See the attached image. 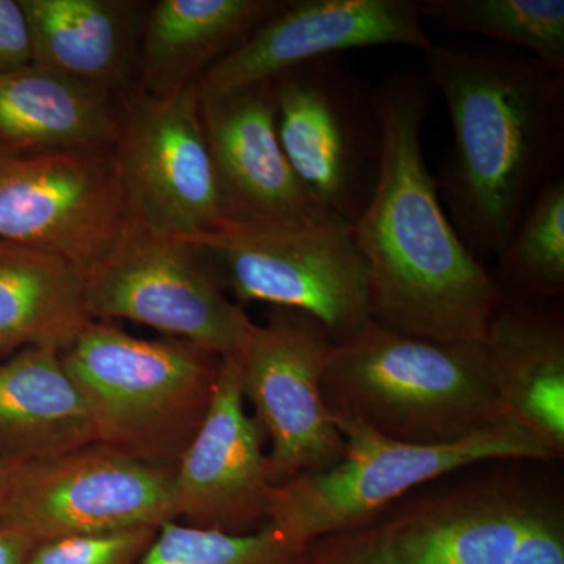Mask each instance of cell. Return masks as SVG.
<instances>
[{"instance_id":"d4e9b609","label":"cell","mask_w":564,"mask_h":564,"mask_svg":"<svg viewBox=\"0 0 564 564\" xmlns=\"http://www.w3.org/2000/svg\"><path fill=\"white\" fill-rule=\"evenodd\" d=\"M299 555L269 522L234 534L172 521L159 527L139 564H295Z\"/></svg>"},{"instance_id":"ba28073f","label":"cell","mask_w":564,"mask_h":564,"mask_svg":"<svg viewBox=\"0 0 564 564\" xmlns=\"http://www.w3.org/2000/svg\"><path fill=\"white\" fill-rule=\"evenodd\" d=\"M272 85L293 172L326 214L351 226L372 198L383 154L375 85L343 55L293 66Z\"/></svg>"},{"instance_id":"4316f807","label":"cell","mask_w":564,"mask_h":564,"mask_svg":"<svg viewBox=\"0 0 564 564\" xmlns=\"http://www.w3.org/2000/svg\"><path fill=\"white\" fill-rule=\"evenodd\" d=\"M31 63V35L20 0H0V73Z\"/></svg>"},{"instance_id":"5bb4252c","label":"cell","mask_w":564,"mask_h":564,"mask_svg":"<svg viewBox=\"0 0 564 564\" xmlns=\"http://www.w3.org/2000/svg\"><path fill=\"white\" fill-rule=\"evenodd\" d=\"M432 36L419 0H289L196 80L199 101L269 82L293 66L351 50L403 46L426 52Z\"/></svg>"},{"instance_id":"3957f363","label":"cell","mask_w":564,"mask_h":564,"mask_svg":"<svg viewBox=\"0 0 564 564\" xmlns=\"http://www.w3.org/2000/svg\"><path fill=\"white\" fill-rule=\"evenodd\" d=\"M295 564H564L563 500L530 475H477L323 536Z\"/></svg>"},{"instance_id":"484cf974","label":"cell","mask_w":564,"mask_h":564,"mask_svg":"<svg viewBox=\"0 0 564 564\" xmlns=\"http://www.w3.org/2000/svg\"><path fill=\"white\" fill-rule=\"evenodd\" d=\"M155 527L117 532L73 534L33 545L24 564H139L155 534Z\"/></svg>"},{"instance_id":"6da1fadb","label":"cell","mask_w":564,"mask_h":564,"mask_svg":"<svg viewBox=\"0 0 564 564\" xmlns=\"http://www.w3.org/2000/svg\"><path fill=\"white\" fill-rule=\"evenodd\" d=\"M375 93L383 128L380 174L351 225L372 321L434 343H486L507 300L456 232L426 165L422 131L436 91L423 69L406 66Z\"/></svg>"},{"instance_id":"9c48e42d","label":"cell","mask_w":564,"mask_h":564,"mask_svg":"<svg viewBox=\"0 0 564 564\" xmlns=\"http://www.w3.org/2000/svg\"><path fill=\"white\" fill-rule=\"evenodd\" d=\"M85 289L95 322L141 323L220 358L237 355L254 323L192 245L129 217Z\"/></svg>"},{"instance_id":"5b68a950","label":"cell","mask_w":564,"mask_h":564,"mask_svg":"<svg viewBox=\"0 0 564 564\" xmlns=\"http://www.w3.org/2000/svg\"><path fill=\"white\" fill-rule=\"evenodd\" d=\"M95 425L96 443L176 469L206 417L221 358L185 340H147L93 322L62 352Z\"/></svg>"},{"instance_id":"e0dca14e","label":"cell","mask_w":564,"mask_h":564,"mask_svg":"<svg viewBox=\"0 0 564 564\" xmlns=\"http://www.w3.org/2000/svg\"><path fill=\"white\" fill-rule=\"evenodd\" d=\"M489 377L505 411L564 455V328L555 315L505 302L489 323Z\"/></svg>"},{"instance_id":"30bf717a","label":"cell","mask_w":564,"mask_h":564,"mask_svg":"<svg viewBox=\"0 0 564 564\" xmlns=\"http://www.w3.org/2000/svg\"><path fill=\"white\" fill-rule=\"evenodd\" d=\"M333 345L325 326L310 314L272 307L263 325L252 323L234 355L245 400L272 443L267 454L272 486L343 462L347 443L323 395Z\"/></svg>"},{"instance_id":"4fadbf2b","label":"cell","mask_w":564,"mask_h":564,"mask_svg":"<svg viewBox=\"0 0 564 564\" xmlns=\"http://www.w3.org/2000/svg\"><path fill=\"white\" fill-rule=\"evenodd\" d=\"M174 470L135 462L102 444L46 462L22 464L0 519L35 543L162 527L177 521Z\"/></svg>"},{"instance_id":"9a60e30c","label":"cell","mask_w":564,"mask_h":564,"mask_svg":"<svg viewBox=\"0 0 564 564\" xmlns=\"http://www.w3.org/2000/svg\"><path fill=\"white\" fill-rule=\"evenodd\" d=\"M265 440L261 423L245 410L239 362L221 358L209 411L174 469L177 521L234 534L267 521L272 485Z\"/></svg>"},{"instance_id":"2e32d148","label":"cell","mask_w":564,"mask_h":564,"mask_svg":"<svg viewBox=\"0 0 564 564\" xmlns=\"http://www.w3.org/2000/svg\"><path fill=\"white\" fill-rule=\"evenodd\" d=\"M199 102L225 225L337 220L314 202L282 151L272 80Z\"/></svg>"},{"instance_id":"44dd1931","label":"cell","mask_w":564,"mask_h":564,"mask_svg":"<svg viewBox=\"0 0 564 564\" xmlns=\"http://www.w3.org/2000/svg\"><path fill=\"white\" fill-rule=\"evenodd\" d=\"M93 322L79 269L52 252L0 240V352H65Z\"/></svg>"},{"instance_id":"8992f818","label":"cell","mask_w":564,"mask_h":564,"mask_svg":"<svg viewBox=\"0 0 564 564\" xmlns=\"http://www.w3.org/2000/svg\"><path fill=\"white\" fill-rule=\"evenodd\" d=\"M336 425L347 443L343 462L270 489L267 522L299 552L323 536L372 521L415 489L467 467L555 459L510 414L473 436L443 444L389 440L356 422Z\"/></svg>"},{"instance_id":"7a4b0ae2","label":"cell","mask_w":564,"mask_h":564,"mask_svg":"<svg viewBox=\"0 0 564 564\" xmlns=\"http://www.w3.org/2000/svg\"><path fill=\"white\" fill-rule=\"evenodd\" d=\"M423 55L452 122L436 177L441 202L484 262L500 254L538 193L558 177L564 69L525 52L458 43L433 44Z\"/></svg>"},{"instance_id":"ac0fdd59","label":"cell","mask_w":564,"mask_h":564,"mask_svg":"<svg viewBox=\"0 0 564 564\" xmlns=\"http://www.w3.org/2000/svg\"><path fill=\"white\" fill-rule=\"evenodd\" d=\"M95 443L90 410L62 352L24 347L0 362L2 462H46Z\"/></svg>"},{"instance_id":"7c38bea8","label":"cell","mask_w":564,"mask_h":564,"mask_svg":"<svg viewBox=\"0 0 564 564\" xmlns=\"http://www.w3.org/2000/svg\"><path fill=\"white\" fill-rule=\"evenodd\" d=\"M115 159L132 220L174 237L225 225L196 84L132 104Z\"/></svg>"},{"instance_id":"f1b7e54d","label":"cell","mask_w":564,"mask_h":564,"mask_svg":"<svg viewBox=\"0 0 564 564\" xmlns=\"http://www.w3.org/2000/svg\"><path fill=\"white\" fill-rule=\"evenodd\" d=\"M21 466L22 463L2 462V459H0V508H2L7 499H9Z\"/></svg>"},{"instance_id":"7402d4cb","label":"cell","mask_w":564,"mask_h":564,"mask_svg":"<svg viewBox=\"0 0 564 564\" xmlns=\"http://www.w3.org/2000/svg\"><path fill=\"white\" fill-rule=\"evenodd\" d=\"M32 65L109 91L126 73L132 6L115 0H20Z\"/></svg>"},{"instance_id":"52a82bcc","label":"cell","mask_w":564,"mask_h":564,"mask_svg":"<svg viewBox=\"0 0 564 564\" xmlns=\"http://www.w3.org/2000/svg\"><path fill=\"white\" fill-rule=\"evenodd\" d=\"M180 239L206 259L239 306L302 311L325 326L333 344L372 322L366 265L347 223L223 225Z\"/></svg>"},{"instance_id":"603a6c76","label":"cell","mask_w":564,"mask_h":564,"mask_svg":"<svg viewBox=\"0 0 564 564\" xmlns=\"http://www.w3.org/2000/svg\"><path fill=\"white\" fill-rule=\"evenodd\" d=\"M423 22L473 33L564 69L563 0H421Z\"/></svg>"},{"instance_id":"ffe728a7","label":"cell","mask_w":564,"mask_h":564,"mask_svg":"<svg viewBox=\"0 0 564 564\" xmlns=\"http://www.w3.org/2000/svg\"><path fill=\"white\" fill-rule=\"evenodd\" d=\"M285 6L288 0H162L144 32V82L154 95L196 84Z\"/></svg>"},{"instance_id":"83f0119b","label":"cell","mask_w":564,"mask_h":564,"mask_svg":"<svg viewBox=\"0 0 564 564\" xmlns=\"http://www.w3.org/2000/svg\"><path fill=\"white\" fill-rule=\"evenodd\" d=\"M35 544L28 533L0 519V564H24Z\"/></svg>"},{"instance_id":"d6986e66","label":"cell","mask_w":564,"mask_h":564,"mask_svg":"<svg viewBox=\"0 0 564 564\" xmlns=\"http://www.w3.org/2000/svg\"><path fill=\"white\" fill-rule=\"evenodd\" d=\"M121 121L109 91L35 65L0 73V148L115 152Z\"/></svg>"},{"instance_id":"277c9868","label":"cell","mask_w":564,"mask_h":564,"mask_svg":"<svg viewBox=\"0 0 564 564\" xmlns=\"http://www.w3.org/2000/svg\"><path fill=\"white\" fill-rule=\"evenodd\" d=\"M323 395L334 422L413 444L454 443L508 415L485 343H434L373 321L333 345Z\"/></svg>"},{"instance_id":"cb8c5ba5","label":"cell","mask_w":564,"mask_h":564,"mask_svg":"<svg viewBox=\"0 0 564 564\" xmlns=\"http://www.w3.org/2000/svg\"><path fill=\"white\" fill-rule=\"evenodd\" d=\"M500 291L516 289L533 299H558L564 291V180L538 193L524 218L497 256Z\"/></svg>"},{"instance_id":"8fae6325","label":"cell","mask_w":564,"mask_h":564,"mask_svg":"<svg viewBox=\"0 0 564 564\" xmlns=\"http://www.w3.org/2000/svg\"><path fill=\"white\" fill-rule=\"evenodd\" d=\"M128 220L115 152L0 148V240L65 259L87 276Z\"/></svg>"}]
</instances>
